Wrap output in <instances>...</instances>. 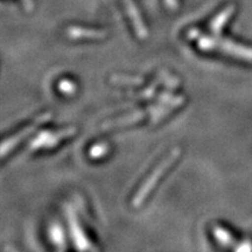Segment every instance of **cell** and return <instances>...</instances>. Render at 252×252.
<instances>
[{
    "label": "cell",
    "instance_id": "obj_1",
    "mask_svg": "<svg viewBox=\"0 0 252 252\" xmlns=\"http://www.w3.org/2000/svg\"><path fill=\"white\" fill-rule=\"evenodd\" d=\"M179 156H180V150L174 149L172 151V153L167 158H165V160L161 161V163L154 169V172L151 174L150 178L144 182V185L141 186V188L138 190V193L135 194V196L133 198L134 207H139L140 204L144 202L145 198L147 197V195L152 191V189L156 187L158 181H159L160 179H161V176L168 171L169 167L176 161V159H178Z\"/></svg>",
    "mask_w": 252,
    "mask_h": 252
},
{
    "label": "cell",
    "instance_id": "obj_2",
    "mask_svg": "<svg viewBox=\"0 0 252 252\" xmlns=\"http://www.w3.org/2000/svg\"><path fill=\"white\" fill-rule=\"evenodd\" d=\"M76 132L75 128H68V130H62L56 133H48V132H43L32 144V150L40 149V147H53L58 145L60 141L64 138L71 137L72 134Z\"/></svg>",
    "mask_w": 252,
    "mask_h": 252
},
{
    "label": "cell",
    "instance_id": "obj_3",
    "mask_svg": "<svg viewBox=\"0 0 252 252\" xmlns=\"http://www.w3.org/2000/svg\"><path fill=\"white\" fill-rule=\"evenodd\" d=\"M69 222H70V229L72 232V237L76 241V245L80 250H91L93 247L90 245V242L88 241L86 235L82 232V229L78 222L75 219L74 214L69 212Z\"/></svg>",
    "mask_w": 252,
    "mask_h": 252
},
{
    "label": "cell",
    "instance_id": "obj_4",
    "mask_svg": "<svg viewBox=\"0 0 252 252\" xmlns=\"http://www.w3.org/2000/svg\"><path fill=\"white\" fill-rule=\"evenodd\" d=\"M67 33L71 39H103L105 36V33L102 31L84 30L78 27H71Z\"/></svg>",
    "mask_w": 252,
    "mask_h": 252
},
{
    "label": "cell",
    "instance_id": "obj_5",
    "mask_svg": "<svg viewBox=\"0 0 252 252\" xmlns=\"http://www.w3.org/2000/svg\"><path fill=\"white\" fill-rule=\"evenodd\" d=\"M145 117V113L144 111H135L131 115L124 116V117L116 119V121H111L106 124L103 125L104 128H108V127H112V126H123V125H127V124H132V123H135L140 119H143Z\"/></svg>",
    "mask_w": 252,
    "mask_h": 252
},
{
    "label": "cell",
    "instance_id": "obj_6",
    "mask_svg": "<svg viewBox=\"0 0 252 252\" xmlns=\"http://www.w3.org/2000/svg\"><path fill=\"white\" fill-rule=\"evenodd\" d=\"M111 82L116 84H125V86H139V84L143 83V80L139 77L113 76L111 77Z\"/></svg>",
    "mask_w": 252,
    "mask_h": 252
},
{
    "label": "cell",
    "instance_id": "obj_7",
    "mask_svg": "<svg viewBox=\"0 0 252 252\" xmlns=\"http://www.w3.org/2000/svg\"><path fill=\"white\" fill-rule=\"evenodd\" d=\"M108 151L109 147L106 144H97L94 147H91V150L89 151V156L94 158V159H98V158L105 156L108 153Z\"/></svg>",
    "mask_w": 252,
    "mask_h": 252
},
{
    "label": "cell",
    "instance_id": "obj_8",
    "mask_svg": "<svg viewBox=\"0 0 252 252\" xmlns=\"http://www.w3.org/2000/svg\"><path fill=\"white\" fill-rule=\"evenodd\" d=\"M59 89L61 90L63 94H70L75 93V91H76V86H75V84L72 83V82L65 80V81H61V82H60Z\"/></svg>",
    "mask_w": 252,
    "mask_h": 252
},
{
    "label": "cell",
    "instance_id": "obj_9",
    "mask_svg": "<svg viewBox=\"0 0 252 252\" xmlns=\"http://www.w3.org/2000/svg\"><path fill=\"white\" fill-rule=\"evenodd\" d=\"M50 234H52L53 241L55 242V244H62L63 243V234L62 230L59 225L53 226L52 230H50Z\"/></svg>",
    "mask_w": 252,
    "mask_h": 252
}]
</instances>
